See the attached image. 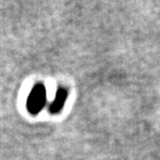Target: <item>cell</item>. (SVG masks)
<instances>
[{"label": "cell", "mask_w": 160, "mask_h": 160, "mask_svg": "<svg viewBox=\"0 0 160 160\" xmlns=\"http://www.w3.org/2000/svg\"><path fill=\"white\" fill-rule=\"evenodd\" d=\"M46 102V91L43 84H37L30 92L27 101V108L32 114L40 112Z\"/></svg>", "instance_id": "1"}, {"label": "cell", "mask_w": 160, "mask_h": 160, "mask_svg": "<svg viewBox=\"0 0 160 160\" xmlns=\"http://www.w3.org/2000/svg\"><path fill=\"white\" fill-rule=\"evenodd\" d=\"M67 91L63 88H59L57 91V94H56V97H55V100H54L52 103L50 105V111L52 113H57L62 110V108L63 106L66 102V99H67Z\"/></svg>", "instance_id": "2"}]
</instances>
